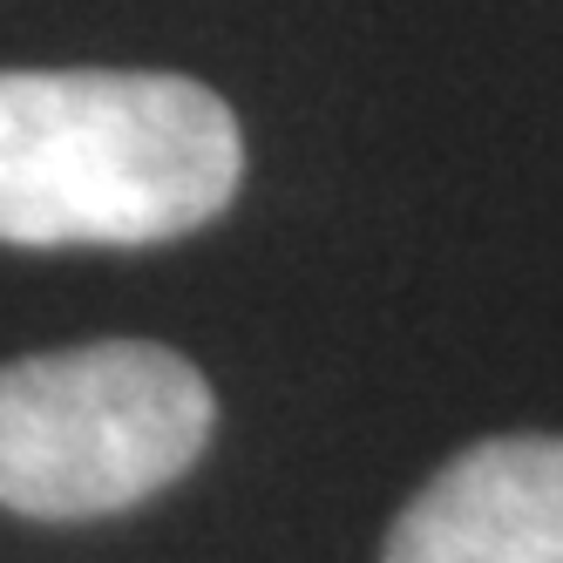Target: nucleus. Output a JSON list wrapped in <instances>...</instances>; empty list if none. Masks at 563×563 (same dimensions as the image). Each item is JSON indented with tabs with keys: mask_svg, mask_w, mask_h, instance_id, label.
Masks as SVG:
<instances>
[{
	"mask_svg": "<svg viewBox=\"0 0 563 563\" xmlns=\"http://www.w3.org/2000/svg\"><path fill=\"white\" fill-rule=\"evenodd\" d=\"M238 177V115L190 75H0V245H164L211 224Z\"/></svg>",
	"mask_w": 563,
	"mask_h": 563,
	"instance_id": "f257e3e1",
	"label": "nucleus"
},
{
	"mask_svg": "<svg viewBox=\"0 0 563 563\" xmlns=\"http://www.w3.org/2000/svg\"><path fill=\"white\" fill-rule=\"evenodd\" d=\"M211 421L205 374L150 340L0 367V503L42 522L130 509L205 455Z\"/></svg>",
	"mask_w": 563,
	"mask_h": 563,
	"instance_id": "f03ea898",
	"label": "nucleus"
},
{
	"mask_svg": "<svg viewBox=\"0 0 563 563\" xmlns=\"http://www.w3.org/2000/svg\"><path fill=\"white\" fill-rule=\"evenodd\" d=\"M380 563H563V434L462 449L400 509Z\"/></svg>",
	"mask_w": 563,
	"mask_h": 563,
	"instance_id": "7ed1b4c3",
	"label": "nucleus"
}]
</instances>
